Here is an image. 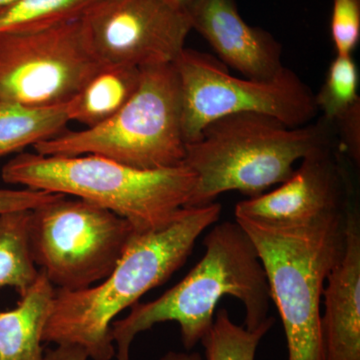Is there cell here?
<instances>
[{
    "instance_id": "6da1fadb",
    "label": "cell",
    "mask_w": 360,
    "mask_h": 360,
    "mask_svg": "<svg viewBox=\"0 0 360 360\" xmlns=\"http://www.w3.org/2000/svg\"><path fill=\"white\" fill-rule=\"evenodd\" d=\"M221 205L184 207L167 226L134 233L110 276L85 290H56L42 342L79 345L94 360H111L110 326L149 290L167 283L191 257L198 238L217 224Z\"/></svg>"
},
{
    "instance_id": "7a4b0ae2",
    "label": "cell",
    "mask_w": 360,
    "mask_h": 360,
    "mask_svg": "<svg viewBox=\"0 0 360 360\" xmlns=\"http://www.w3.org/2000/svg\"><path fill=\"white\" fill-rule=\"evenodd\" d=\"M203 245L202 258L180 283L153 302L135 303L127 317L111 323L117 360H130L135 336L161 322L179 323L182 345L193 349L212 328L217 304L224 296L243 303V326L248 330H255L269 319V283L257 248L240 224L213 225Z\"/></svg>"
},
{
    "instance_id": "3957f363",
    "label": "cell",
    "mask_w": 360,
    "mask_h": 360,
    "mask_svg": "<svg viewBox=\"0 0 360 360\" xmlns=\"http://www.w3.org/2000/svg\"><path fill=\"white\" fill-rule=\"evenodd\" d=\"M335 134L323 118L297 127L258 113L219 118L186 144L184 165L193 170L196 184L186 207L210 205L227 191L250 198L264 194L290 179L298 160L335 146Z\"/></svg>"
},
{
    "instance_id": "277c9868",
    "label": "cell",
    "mask_w": 360,
    "mask_h": 360,
    "mask_svg": "<svg viewBox=\"0 0 360 360\" xmlns=\"http://www.w3.org/2000/svg\"><path fill=\"white\" fill-rule=\"evenodd\" d=\"M4 181L72 195L120 215L136 233L169 224L193 196L196 176L181 165L163 169L127 167L96 155H42L25 153L1 170Z\"/></svg>"
},
{
    "instance_id": "5b68a950",
    "label": "cell",
    "mask_w": 360,
    "mask_h": 360,
    "mask_svg": "<svg viewBox=\"0 0 360 360\" xmlns=\"http://www.w3.org/2000/svg\"><path fill=\"white\" fill-rule=\"evenodd\" d=\"M345 219L347 210L297 224L236 217L262 260L288 360H322L321 300L328 274L345 255Z\"/></svg>"
},
{
    "instance_id": "8992f818",
    "label": "cell",
    "mask_w": 360,
    "mask_h": 360,
    "mask_svg": "<svg viewBox=\"0 0 360 360\" xmlns=\"http://www.w3.org/2000/svg\"><path fill=\"white\" fill-rule=\"evenodd\" d=\"M181 87L174 63L141 68L139 86L110 120L79 131H63L32 146L42 155H96L137 169L184 165Z\"/></svg>"
},
{
    "instance_id": "52a82bcc",
    "label": "cell",
    "mask_w": 360,
    "mask_h": 360,
    "mask_svg": "<svg viewBox=\"0 0 360 360\" xmlns=\"http://www.w3.org/2000/svg\"><path fill=\"white\" fill-rule=\"evenodd\" d=\"M136 232L120 215L63 195L32 210L30 245L35 265L56 290L77 291L110 276Z\"/></svg>"
},
{
    "instance_id": "ba28073f",
    "label": "cell",
    "mask_w": 360,
    "mask_h": 360,
    "mask_svg": "<svg viewBox=\"0 0 360 360\" xmlns=\"http://www.w3.org/2000/svg\"><path fill=\"white\" fill-rule=\"evenodd\" d=\"M174 65L181 87L186 144L225 116L258 113L297 127L309 124L319 113L314 92L288 68L271 79L238 78L210 54L186 47Z\"/></svg>"
},
{
    "instance_id": "9c48e42d",
    "label": "cell",
    "mask_w": 360,
    "mask_h": 360,
    "mask_svg": "<svg viewBox=\"0 0 360 360\" xmlns=\"http://www.w3.org/2000/svg\"><path fill=\"white\" fill-rule=\"evenodd\" d=\"M103 63L82 20L0 32V99L32 108L70 103Z\"/></svg>"
},
{
    "instance_id": "30bf717a",
    "label": "cell",
    "mask_w": 360,
    "mask_h": 360,
    "mask_svg": "<svg viewBox=\"0 0 360 360\" xmlns=\"http://www.w3.org/2000/svg\"><path fill=\"white\" fill-rule=\"evenodd\" d=\"M82 23L103 65L139 68L174 63L193 30L188 14L168 0H99Z\"/></svg>"
},
{
    "instance_id": "8fae6325",
    "label": "cell",
    "mask_w": 360,
    "mask_h": 360,
    "mask_svg": "<svg viewBox=\"0 0 360 360\" xmlns=\"http://www.w3.org/2000/svg\"><path fill=\"white\" fill-rule=\"evenodd\" d=\"M355 195L342 155L330 146L305 156L278 188L240 201L234 213L266 224H307L345 212Z\"/></svg>"
},
{
    "instance_id": "7c38bea8",
    "label": "cell",
    "mask_w": 360,
    "mask_h": 360,
    "mask_svg": "<svg viewBox=\"0 0 360 360\" xmlns=\"http://www.w3.org/2000/svg\"><path fill=\"white\" fill-rule=\"evenodd\" d=\"M187 14L191 28L245 77L271 79L285 68L281 44L264 28L248 25L236 0H196Z\"/></svg>"
},
{
    "instance_id": "4fadbf2b",
    "label": "cell",
    "mask_w": 360,
    "mask_h": 360,
    "mask_svg": "<svg viewBox=\"0 0 360 360\" xmlns=\"http://www.w3.org/2000/svg\"><path fill=\"white\" fill-rule=\"evenodd\" d=\"M345 251L326 278L322 296V360H360V210L356 195L345 219Z\"/></svg>"
},
{
    "instance_id": "5bb4252c",
    "label": "cell",
    "mask_w": 360,
    "mask_h": 360,
    "mask_svg": "<svg viewBox=\"0 0 360 360\" xmlns=\"http://www.w3.org/2000/svg\"><path fill=\"white\" fill-rule=\"evenodd\" d=\"M54 295L56 288L39 269L15 309L0 310V360H45L42 333Z\"/></svg>"
},
{
    "instance_id": "9a60e30c",
    "label": "cell",
    "mask_w": 360,
    "mask_h": 360,
    "mask_svg": "<svg viewBox=\"0 0 360 360\" xmlns=\"http://www.w3.org/2000/svg\"><path fill=\"white\" fill-rule=\"evenodd\" d=\"M141 68L103 65L66 104L68 118L89 127L110 120L125 105L139 86Z\"/></svg>"
},
{
    "instance_id": "2e32d148",
    "label": "cell",
    "mask_w": 360,
    "mask_h": 360,
    "mask_svg": "<svg viewBox=\"0 0 360 360\" xmlns=\"http://www.w3.org/2000/svg\"><path fill=\"white\" fill-rule=\"evenodd\" d=\"M68 122L66 104L32 108L0 99V158L56 136Z\"/></svg>"
},
{
    "instance_id": "e0dca14e",
    "label": "cell",
    "mask_w": 360,
    "mask_h": 360,
    "mask_svg": "<svg viewBox=\"0 0 360 360\" xmlns=\"http://www.w3.org/2000/svg\"><path fill=\"white\" fill-rule=\"evenodd\" d=\"M32 210L0 214V288L11 286L22 295L39 276L30 245Z\"/></svg>"
},
{
    "instance_id": "ac0fdd59",
    "label": "cell",
    "mask_w": 360,
    "mask_h": 360,
    "mask_svg": "<svg viewBox=\"0 0 360 360\" xmlns=\"http://www.w3.org/2000/svg\"><path fill=\"white\" fill-rule=\"evenodd\" d=\"M99 0H16L0 8V32L30 30L82 20Z\"/></svg>"
},
{
    "instance_id": "d6986e66",
    "label": "cell",
    "mask_w": 360,
    "mask_h": 360,
    "mask_svg": "<svg viewBox=\"0 0 360 360\" xmlns=\"http://www.w3.org/2000/svg\"><path fill=\"white\" fill-rule=\"evenodd\" d=\"M274 322L269 316L259 328L248 330L234 323L226 309L217 310L212 328L200 340L206 360H255L258 345Z\"/></svg>"
},
{
    "instance_id": "ffe728a7",
    "label": "cell",
    "mask_w": 360,
    "mask_h": 360,
    "mask_svg": "<svg viewBox=\"0 0 360 360\" xmlns=\"http://www.w3.org/2000/svg\"><path fill=\"white\" fill-rule=\"evenodd\" d=\"M359 72L352 54H336L326 72L319 94L314 96L317 110L331 125L359 105Z\"/></svg>"
},
{
    "instance_id": "44dd1931",
    "label": "cell",
    "mask_w": 360,
    "mask_h": 360,
    "mask_svg": "<svg viewBox=\"0 0 360 360\" xmlns=\"http://www.w3.org/2000/svg\"><path fill=\"white\" fill-rule=\"evenodd\" d=\"M330 34L336 54L354 53L360 40V0H333Z\"/></svg>"
},
{
    "instance_id": "7402d4cb",
    "label": "cell",
    "mask_w": 360,
    "mask_h": 360,
    "mask_svg": "<svg viewBox=\"0 0 360 360\" xmlns=\"http://www.w3.org/2000/svg\"><path fill=\"white\" fill-rule=\"evenodd\" d=\"M65 194L30 188L21 191L0 189V214L20 210H33Z\"/></svg>"
},
{
    "instance_id": "603a6c76",
    "label": "cell",
    "mask_w": 360,
    "mask_h": 360,
    "mask_svg": "<svg viewBox=\"0 0 360 360\" xmlns=\"http://www.w3.org/2000/svg\"><path fill=\"white\" fill-rule=\"evenodd\" d=\"M340 137V148L359 167L360 165V104L333 124Z\"/></svg>"
},
{
    "instance_id": "cb8c5ba5",
    "label": "cell",
    "mask_w": 360,
    "mask_h": 360,
    "mask_svg": "<svg viewBox=\"0 0 360 360\" xmlns=\"http://www.w3.org/2000/svg\"><path fill=\"white\" fill-rule=\"evenodd\" d=\"M89 357L84 347L73 345H60L44 354L45 360H87Z\"/></svg>"
},
{
    "instance_id": "d4e9b609",
    "label": "cell",
    "mask_w": 360,
    "mask_h": 360,
    "mask_svg": "<svg viewBox=\"0 0 360 360\" xmlns=\"http://www.w3.org/2000/svg\"><path fill=\"white\" fill-rule=\"evenodd\" d=\"M160 360H203L201 355L198 352H169L167 354L163 355Z\"/></svg>"
},
{
    "instance_id": "484cf974",
    "label": "cell",
    "mask_w": 360,
    "mask_h": 360,
    "mask_svg": "<svg viewBox=\"0 0 360 360\" xmlns=\"http://www.w3.org/2000/svg\"><path fill=\"white\" fill-rule=\"evenodd\" d=\"M172 2L174 6L179 7L181 11H188V9L195 4L196 0H168Z\"/></svg>"
},
{
    "instance_id": "4316f807",
    "label": "cell",
    "mask_w": 360,
    "mask_h": 360,
    "mask_svg": "<svg viewBox=\"0 0 360 360\" xmlns=\"http://www.w3.org/2000/svg\"><path fill=\"white\" fill-rule=\"evenodd\" d=\"M16 0H0V8H4L9 4H13Z\"/></svg>"
}]
</instances>
